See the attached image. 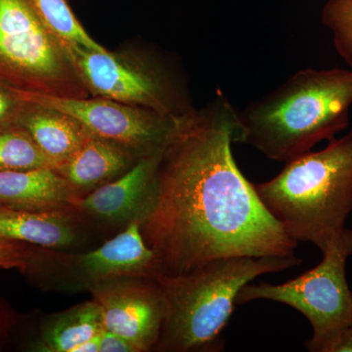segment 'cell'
<instances>
[{
	"instance_id": "8",
	"label": "cell",
	"mask_w": 352,
	"mask_h": 352,
	"mask_svg": "<svg viewBox=\"0 0 352 352\" xmlns=\"http://www.w3.org/2000/svg\"><path fill=\"white\" fill-rule=\"evenodd\" d=\"M28 103L53 109L78 120L92 135L122 146L138 159L163 152L180 119L102 98H59L13 91Z\"/></svg>"
},
{
	"instance_id": "14",
	"label": "cell",
	"mask_w": 352,
	"mask_h": 352,
	"mask_svg": "<svg viewBox=\"0 0 352 352\" xmlns=\"http://www.w3.org/2000/svg\"><path fill=\"white\" fill-rule=\"evenodd\" d=\"M138 160L122 146L90 134L82 148L55 170L82 198L124 175Z\"/></svg>"
},
{
	"instance_id": "22",
	"label": "cell",
	"mask_w": 352,
	"mask_h": 352,
	"mask_svg": "<svg viewBox=\"0 0 352 352\" xmlns=\"http://www.w3.org/2000/svg\"><path fill=\"white\" fill-rule=\"evenodd\" d=\"M19 320V316L15 310L6 302L0 298V349L8 342L13 328Z\"/></svg>"
},
{
	"instance_id": "16",
	"label": "cell",
	"mask_w": 352,
	"mask_h": 352,
	"mask_svg": "<svg viewBox=\"0 0 352 352\" xmlns=\"http://www.w3.org/2000/svg\"><path fill=\"white\" fill-rule=\"evenodd\" d=\"M103 316L96 300L47 317L41 328L43 351L73 352L78 344L96 337L103 331Z\"/></svg>"
},
{
	"instance_id": "17",
	"label": "cell",
	"mask_w": 352,
	"mask_h": 352,
	"mask_svg": "<svg viewBox=\"0 0 352 352\" xmlns=\"http://www.w3.org/2000/svg\"><path fill=\"white\" fill-rule=\"evenodd\" d=\"M54 168L29 132L19 124L0 127V171Z\"/></svg>"
},
{
	"instance_id": "23",
	"label": "cell",
	"mask_w": 352,
	"mask_h": 352,
	"mask_svg": "<svg viewBox=\"0 0 352 352\" xmlns=\"http://www.w3.org/2000/svg\"><path fill=\"white\" fill-rule=\"evenodd\" d=\"M99 352H138L126 339L104 328L99 338Z\"/></svg>"
},
{
	"instance_id": "19",
	"label": "cell",
	"mask_w": 352,
	"mask_h": 352,
	"mask_svg": "<svg viewBox=\"0 0 352 352\" xmlns=\"http://www.w3.org/2000/svg\"><path fill=\"white\" fill-rule=\"evenodd\" d=\"M321 19L333 32L336 50L352 67V0H328Z\"/></svg>"
},
{
	"instance_id": "2",
	"label": "cell",
	"mask_w": 352,
	"mask_h": 352,
	"mask_svg": "<svg viewBox=\"0 0 352 352\" xmlns=\"http://www.w3.org/2000/svg\"><path fill=\"white\" fill-rule=\"evenodd\" d=\"M351 105L352 71L302 69L237 111V143L286 163L344 131Z\"/></svg>"
},
{
	"instance_id": "1",
	"label": "cell",
	"mask_w": 352,
	"mask_h": 352,
	"mask_svg": "<svg viewBox=\"0 0 352 352\" xmlns=\"http://www.w3.org/2000/svg\"><path fill=\"white\" fill-rule=\"evenodd\" d=\"M237 110L217 91L183 117L160 157L140 229L161 274L178 276L232 256H295L291 239L234 160Z\"/></svg>"
},
{
	"instance_id": "13",
	"label": "cell",
	"mask_w": 352,
	"mask_h": 352,
	"mask_svg": "<svg viewBox=\"0 0 352 352\" xmlns=\"http://www.w3.org/2000/svg\"><path fill=\"white\" fill-rule=\"evenodd\" d=\"M76 210L28 212L0 206V236L51 251L76 247L82 241Z\"/></svg>"
},
{
	"instance_id": "10",
	"label": "cell",
	"mask_w": 352,
	"mask_h": 352,
	"mask_svg": "<svg viewBox=\"0 0 352 352\" xmlns=\"http://www.w3.org/2000/svg\"><path fill=\"white\" fill-rule=\"evenodd\" d=\"M48 256L62 273L67 287L76 289L122 277L157 278L161 266L155 252L147 245L140 221L133 220L124 231L100 247L82 254H52Z\"/></svg>"
},
{
	"instance_id": "3",
	"label": "cell",
	"mask_w": 352,
	"mask_h": 352,
	"mask_svg": "<svg viewBox=\"0 0 352 352\" xmlns=\"http://www.w3.org/2000/svg\"><path fill=\"white\" fill-rule=\"evenodd\" d=\"M254 186L291 239L324 252L352 212V131L289 160L279 175Z\"/></svg>"
},
{
	"instance_id": "12",
	"label": "cell",
	"mask_w": 352,
	"mask_h": 352,
	"mask_svg": "<svg viewBox=\"0 0 352 352\" xmlns=\"http://www.w3.org/2000/svg\"><path fill=\"white\" fill-rule=\"evenodd\" d=\"M80 199L55 168L0 171L1 207L28 212L78 210Z\"/></svg>"
},
{
	"instance_id": "11",
	"label": "cell",
	"mask_w": 352,
	"mask_h": 352,
	"mask_svg": "<svg viewBox=\"0 0 352 352\" xmlns=\"http://www.w3.org/2000/svg\"><path fill=\"white\" fill-rule=\"evenodd\" d=\"M161 155L141 157L124 175L83 196L78 212L107 223L141 222L151 204Z\"/></svg>"
},
{
	"instance_id": "24",
	"label": "cell",
	"mask_w": 352,
	"mask_h": 352,
	"mask_svg": "<svg viewBox=\"0 0 352 352\" xmlns=\"http://www.w3.org/2000/svg\"><path fill=\"white\" fill-rule=\"evenodd\" d=\"M332 352H352V324L340 336Z\"/></svg>"
},
{
	"instance_id": "25",
	"label": "cell",
	"mask_w": 352,
	"mask_h": 352,
	"mask_svg": "<svg viewBox=\"0 0 352 352\" xmlns=\"http://www.w3.org/2000/svg\"><path fill=\"white\" fill-rule=\"evenodd\" d=\"M99 338H100V333L96 336V337L92 338V339L78 344V346L74 349L73 352H99V346H100Z\"/></svg>"
},
{
	"instance_id": "7",
	"label": "cell",
	"mask_w": 352,
	"mask_h": 352,
	"mask_svg": "<svg viewBox=\"0 0 352 352\" xmlns=\"http://www.w3.org/2000/svg\"><path fill=\"white\" fill-rule=\"evenodd\" d=\"M90 95L180 119L195 112L170 72L155 60L65 45Z\"/></svg>"
},
{
	"instance_id": "5",
	"label": "cell",
	"mask_w": 352,
	"mask_h": 352,
	"mask_svg": "<svg viewBox=\"0 0 352 352\" xmlns=\"http://www.w3.org/2000/svg\"><path fill=\"white\" fill-rule=\"evenodd\" d=\"M0 85L59 98L91 96L32 0H0Z\"/></svg>"
},
{
	"instance_id": "18",
	"label": "cell",
	"mask_w": 352,
	"mask_h": 352,
	"mask_svg": "<svg viewBox=\"0 0 352 352\" xmlns=\"http://www.w3.org/2000/svg\"><path fill=\"white\" fill-rule=\"evenodd\" d=\"M41 19L65 45H80L99 52L108 51L95 41L76 19L67 0H32Z\"/></svg>"
},
{
	"instance_id": "20",
	"label": "cell",
	"mask_w": 352,
	"mask_h": 352,
	"mask_svg": "<svg viewBox=\"0 0 352 352\" xmlns=\"http://www.w3.org/2000/svg\"><path fill=\"white\" fill-rule=\"evenodd\" d=\"M21 241L0 236V267L18 270L23 273H34L43 250L30 247Z\"/></svg>"
},
{
	"instance_id": "21",
	"label": "cell",
	"mask_w": 352,
	"mask_h": 352,
	"mask_svg": "<svg viewBox=\"0 0 352 352\" xmlns=\"http://www.w3.org/2000/svg\"><path fill=\"white\" fill-rule=\"evenodd\" d=\"M27 102L20 99L12 90L0 85V127L17 124Z\"/></svg>"
},
{
	"instance_id": "15",
	"label": "cell",
	"mask_w": 352,
	"mask_h": 352,
	"mask_svg": "<svg viewBox=\"0 0 352 352\" xmlns=\"http://www.w3.org/2000/svg\"><path fill=\"white\" fill-rule=\"evenodd\" d=\"M17 124L29 132L54 168L67 163L91 134L66 113L28 102Z\"/></svg>"
},
{
	"instance_id": "9",
	"label": "cell",
	"mask_w": 352,
	"mask_h": 352,
	"mask_svg": "<svg viewBox=\"0 0 352 352\" xmlns=\"http://www.w3.org/2000/svg\"><path fill=\"white\" fill-rule=\"evenodd\" d=\"M98 302L104 328L131 342L138 352L156 349L166 305L157 278L122 277L89 289Z\"/></svg>"
},
{
	"instance_id": "6",
	"label": "cell",
	"mask_w": 352,
	"mask_h": 352,
	"mask_svg": "<svg viewBox=\"0 0 352 352\" xmlns=\"http://www.w3.org/2000/svg\"><path fill=\"white\" fill-rule=\"evenodd\" d=\"M318 265L283 284L245 285L236 305L272 300L295 308L307 317L312 337L307 351L332 352L340 336L352 324V292L346 280L347 259L352 256V229L344 227L329 243Z\"/></svg>"
},
{
	"instance_id": "4",
	"label": "cell",
	"mask_w": 352,
	"mask_h": 352,
	"mask_svg": "<svg viewBox=\"0 0 352 352\" xmlns=\"http://www.w3.org/2000/svg\"><path fill=\"white\" fill-rule=\"evenodd\" d=\"M302 263L292 256H232L210 261L178 276L157 275L166 305L155 351H220L222 331L243 287L261 275L281 272Z\"/></svg>"
}]
</instances>
